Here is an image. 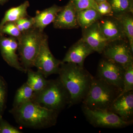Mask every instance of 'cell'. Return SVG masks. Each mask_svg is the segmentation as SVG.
Here are the masks:
<instances>
[{
  "mask_svg": "<svg viewBox=\"0 0 133 133\" xmlns=\"http://www.w3.org/2000/svg\"><path fill=\"white\" fill-rule=\"evenodd\" d=\"M58 74V78L70 95L68 108L83 102L90 87L93 76L84 66L71 63L62 62Z\"/></svg>",
  "mask_w": 133,
  "mask_h": 133,
  "instance_id": "obj_1",
  "label": "cell"
},
{
  "mask_svg": "<svg viewBox=\"0 0 133 133\" xmlns=\"http://www.w3.org/2000/svg\"><path fill=\"white\" fill-rule=\"evenodd\" d=\"M9 112L17 124L33 129H43L55 126L58 115L31 100L19 107L13 108Z\"/></svg>",
  "mask_w": 133,
  "mask_h": 133,
  "instance_id": "obj_2",
  "label": "cell"
},
{
  "mask_svg": "<svg viewBox=\"0 0 133 133\" xmlns=\"http://www.w3.org/2000/svg\"><path fill=\"white\" fill-rule=\"evenodd\" d=\"M31 100L59 114L66 106L69 107L70 96L58 77L56 79L49 80L42 90L33 92Z\"/></svg>",
  "mask_w": 133,
  "mask_h": 133,
  "instance_id": "obj_3",
  "label": "cell"
},
{
  "mask_svg": "<svg viewBox=\"0 0 133 133\" xmlns=\"http://www.w3.org/2000/svg\"><path fill=\"white\" fill-rule=\"evenodd\" d=\"M121 92L116 87L94 77L88 93L82 102L91 109L109 110Z\"/></svg>",
  "mask_w": 133,
  "mask_h": 133,
  "instance_id": "obj_4",
  "label": "cell"
},
{
  "mask_svg": "<svg viewBox=\"0 0 133 133\" xmlns=\"http://www.w3.org/2000/svg\"><path fill=\"white\" fill-rule=\"evenodd\" d=\"M45 34L32 28L21 33L18 39V50L23 66L27 70L34 63Z\"/></svg>",
  "mask_w": 133,
  "mask_h": 133,
  "instance_id": "obj_5",
  "label": "cell"
},
{
  "mask_svg": "<svg viewBox=\"0 0 133 133\" xmlns=\"http://www.w3.org/2000/svg\"><path fill=\"white\" fill-rule=\"evenodd\" d=\"M82 110L86 119L95 127L120 129L131 125L133 121H126L108 109H91L82 105Z\"/></svg>",
  "mask_w": 133,
  "mask_h": 133,
  "instance_id": "obj_6",
  "label": "cell"
},
{
  "mask_svg": "<svg viewBox=\"0 0 133 133\" xmlns=\"http://www.w3.org/2000/svg\"><path fill=\"white\" fill-rule=\"evenodd\" d=\"M62 61L54 56L50 50L48 37L45 35L41 48L34 63V66L47 77L53 74H58Z\"/></svg>",
  "mask_w": 133,
  "mask_h": 133,
  "instance_id": "obj_7",
  "label": "cell"
},
{
  "mask_svg": "<svg viewBox=\"0 0 133 133\" xmlns=\"http://www.w3.org/2000/svg\"><path fill=\"white\" fill-rule=\"evenodd\" d=\"M101 54L124 68L133 63V51L127 38L108 43Z\"/></svg>",
  "mask_w": 133,
  "mask_h": 133,
  "instance_id": "obj_8",
  "label": "cell"
},
{
  "mask_svg": "<svg viewBox=\"0 0 133 133\" xmlns=\"http://www.w3.org/2000/svg\"><path fill=\"white\" fill-rule=\"evenodd\" d=\"M124 71L123 66L103 57L99 63L97 78L116 87L122 91Z\"/></svg>",
  "mask_w": 133,
  "mask_h": 133,
  "instance_id": "obj_9",
  "label": "cell"
},
{
  "mask_svg": "<svg viewBox=\"0 0 133 133\" xmlns=\"http://www.w3.org/2000/svg\"><path fill=\"white\" fill-rule=\"evenodd\" d=\"M17 49L18 42L16 38L6 37L0 35V50L3 59L11 67L19 71L26 72L27 70L19 62L16 54Z\"/></svg>",
  "mask_w": 133,
  "mask_h": 133,
  "instance_id": "obj_10",
  "label": "cell"
},
{
  "mask_svg": "<svg viewBox=\"0 0 133 133\" xmlns=\"http://www.w3.org/2000/svg\"><path fill=\"white\" fill-rule=\"evenodd\" d=\"M98 23L101 32L108 43L127 38L121 23L116 16H102Z\"/></svg>",
  "mask_w": 133,
  "mask_h": 133,
  "instance_id": "obj_11",
  "label": "cell"
},
{
  "mask_svg": "<svg viewBox=\"0 0 133 133\" xmlns=\"http://www.w3.org/2000/svg\"><path fill=\"white\" fill-rule=\"evenodd\" d=\"M109 110L125 121H133V91L120 94Z\"/></svg>",
  "mask_w": 133,
  "mask_h": 133,
  "instance_id": "obj_12",
  "label": "cell"
},
{
  "mask_svg": "<svg viewBox=\"0 0 133 133\" xmlns=\"http://www.w3.org/2000/svg\"><path fill=\"white\" fill-rule=\"evenodd\" d=\"M52 23L55 28L60 29H71L79 27L77 21V11L70 0L58 12Z\"/></svg>",
  "mask_w": 133,
  "mask_h": 133,
  "instance_id": "obj_13",
  "label": "cell"
},
{
  "mask_svg": "<svg viewBox=\"0 0 133 133\" xmlns=\"http://www.w3.org/2000/svg\"><path fill=\"white\" fill-rule=\"evenodd\" d=\"M94 52L101 54L108 42L102 34L98 22L82 30V37Z\"/></svg>",
  "mask_w": 133,
  "mask_h": 133,
  "instance_id": "obj_14",
  "label": "cell"
},
{
  "mask_svg": "<svg viewBox=\"0 0 133 133\" xmlns=\"http://www.w3.org/2000/svg\"><path fill=\"white\" fill-rule=\"evenodd\" d=\"M94 51L81 38L74 43L66 52L62 63H71L84 66L87 57Z\"/></svg>",
  "mask_w": 133,
  "mask_h": 133,
  "instance_id": "obj_15",
  "label": "cell"
},
{
  "mask_svg": "<svg viewBox=\"0 0 133 133\" xmlns=\"http://www.w3.org/2000/svg\"><path fill=\"white\" fill-rule=\"evenodd\" d=\"M62 8L54 5L43 11L37 12L35 16L33 17V28L43 31L44 29L48 25L53 23L57 15Z\"/></svg>",
  "mask_w": 133,
  "mask_h": 133,
  "instance_id": "obj_16",
  "label": "cell"
},
{
  "mask_svg": "<svg viewBox=\"0 0 133 133\" xmlns=\"http://www.w3.org/2000/svg\"><path fill=\"white\" fill-rule=\"evenodd\" d=\"M29 6V3L26 1L19 6L8 10L0 23V29L7 23L15 22L26 17L28 16L27 9Z\"/></svg>",
  "mask_w": 133,
  "mask_h": 133,
  "instance_id": "obj_17",
  "label": "cell"
},
{
  "mask_svg": "<svg viewBox=\"0 0 133 133\" xmlns=\"http://www.w3.org/2000/svg\"><path fill=\"white\" fill-rule=\"evenodd\" d=\"M102 16L96 9H86L77 12V21L79 26L84 29L98 21Z\"/></svg>",
  "mask_w": 133,
  "mask_h": 133,
  "instance_id": "obj_18",
  "label": "cell"
},
{
  "mask_svg": "<svg viewBox=\"0 0 133 133\" xmlns=\"http://www.w3.org/2000/svg\"><path fill=\"white\" fill-rule=\"evenodd\" d=\"M28 79L26 82L34 92L39 91L45 87L49 80L40 72L35 71L29 69L27 70Z\"/></svg>",
  "mask_w": 133,
  "mask_h": 133,
  "instance_id": "obj_19",
  "label": "cell"
},
{
  "mask_svg": "<svg viewBox=\"0 0 133 133\" xmlns=\"http://www.w3.org/2000/svg\"><path fill=\"white\" fill-rule=\"evenodd\" d=\"M121 23L124 33L133 51V14L127 13L116 16Z\"/></svg>",
  "mask_w": 133,
  "mask_h": 133,
  "instance_id": "obj_20",
  "label": "cell"
},
{
  "mask_svg": "<svg viewBox=\"0 0 133 133\" xmlns=\"http://www.w3.org/2000/svg\"><path fill=\"white\" fill-rule=\"evenodd\" d=\"M33 90L26 83L23 84L17 90L15 95L13 108H16L31 100L33 96Z\"/></svg>",
  "mask_w": 133,
  "mask_h": 133,
  "instance_id": "obj_21",
  "label": "cell"
},
{
  "mask_svg": "<svg viewBox=\"0 0 133 133\" xmlns=\"http://www.w3.org/2000/svg\"><path fill=\"white\" fill-rule=\"evenodd\" d=\"M113 16L127 13L133 14V0H109Z\"/></svg>",
  "mask_w": 133,
  "mask_h": 133,
  "instance_id": "obj_22",
  "label": "cell"
},
{
  "mask_svg": "<svg viewBox=\"0 0 133 133\" xmlns=\"http://www.w3.org/2000/svg\"><path fill=\"white\" fill-rule=\"evenodd\" d=\"M133 91V63L125 68L123 90L121 94Z\"/></svg>",
  "mask_w": 133,
  "mask_h": 133,
  "instance_id": "obj_23",
  "label": "cell"
},
{
  "mask_svg": "<svg viewBox=\"0 0 133 133\" xmlns=\"http://www.w3.org/2000/svg\"><path fill=\"white\" fill-rule=\"evenodd\" d=\"M8 95L6 82L0 75V119L2 118L6 107Z\"/></svg>",
  "mask_w": 133,
  "mask_h": 133,
  "instance_id": "obj_24",
  "label": "cell"
},
{
  "mask_svg": "<svg viewBox=\"0 0 133 133\" xmlns=\"http://www.w3.org/2000/svg\"><path fill=\"white\" fill-rule=\"evenodd\" d=\"M14 22H9L4 24L0 29V35L5 34L17 38L21 34Z\"/></svg>",
  "mask_w": 133,
  "mask_h": 133,
  "instance_id": "obj_25",
  "label": "cell"
},
{
  "mask_svg": "<svg viewBox=\"0 0 133 133\" xmlns=\"http://www.w3.org/2000/svg\"><path fill=\"white\" fill-rule=\"evenodd\" d=\"M77 12L86 9L93 8L97 10V3L94 0H70Z\"/></svg>",
  "mask_w": 133,
  "mask_h": 133,
  "instance_id": "obj_26",
  "label": "cell"
},
{
  "mask_svg": "<svg viewBox=\"0 0 133 133\" xmlns=\"http://www.w3.org/2000/svg\"><path fill=\"white\" fill-rule=\"evenodd\" d=\"M97 10L102 16H113L111 6L108 1L97 3Z\"/></svg>",
  "mask_w": 133,
  "mask_h": 133,
  "instance_id": "obj_27",
  "label": "cell"
},
{
  "mask_svg": "<svg viewBox=\"0 0 133 133\" xmlns=\"http://www.w3.org/2000/svg\"><path fill=\"white\" fill-rule=\"evenodd\" d=\"M22 131L9 124L3 118L0 119V133H21Z\"/></svg>",
  "mask_w": 133,
  "mask_h": 133,
  "instance_id": "obj_28",
  "label": "cell"
},
{
  "mask_svg": "<svg viewBox=\"0 0 133 133\" xmlns=\"http://www.w3.org/2000/svg\"><path fill=\"white\" fill-rule=\"evenodd\" d=\"M21 21L23 25L24 31L28 30L33 28V23H34L33 17L30 18L25 17L21 19Z\"/></svg>",
  "mask_w": 133,
  "mask_h": 133,
  "instance_id": "obj_29",
  "label": "cell"
},
{
  "mask_svg": "<svg viewBox=\"0 0 133 133\" xmlns=\"http://www.w3.org/2000/svg\"><path fill=\"white\" fill-rule=\"evenodd\" d=\"M15 24H16L17 28L19 30V31H21V33L24 31V28H23V25L22 23L21 20H18L14 22Z\"/></svg>",
  "mask_w": 133,
  "mask_h": 133,
  "instance_id": "obj_30",
  "label": "cell"
},
{
  "mask_svg": "<svg viewBox=\"0 0 133 133\" xmlns=\"http://www.w3.org/2000/svg\"><path fill=\"white\" fill-rule=\"evenodd\" d=\"M94 1L97 3H98L103 2L106 1H108L109 0H94Z\"/></svg>",
  "mask_w": 133,
  "mask_h": 133,
  "instance_id": "obj_31",
  "label": "cell"
},
{
  "mask_svg": "<svg viewBox=\"0 0 133 133\" xmlns=\"http://www.w3.org/2000/svg\"><path fill=\"white\" fill-rule=\"evenodd\" d=\"M6 1H7V0H0V5L2 4L3 3L5 2Z\"/></svg>",
  "mask_w": 133,
  "mask_h": 133,
  "instance_id": "obj_32",
  "label": "cell"
}]
</instances>
